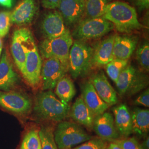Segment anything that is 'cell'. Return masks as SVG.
<instances>
[{
	"instance_id": "52a82bcc",
	"label": "cell",
	"mask_w": 149,
	"mask_h": 149,
	"mask_svg": "<svg viewBox=\"0 0 149 149\" xmlns=\"http://www.w3.org/2000/svg\"><path fill=\"white\" fill-rule=\"evenodd\" d=\"M116 85L119 96L129 97L146 89L149 85V78L143 71L128 65L119 74Z\"/></svg>"
},
{
	"instance_id": "7402d4cb",
	"label": "cell",
	"mask_w": 149,
	"mask_h": 149,
	"mask_svg": "<svg viewBox=\"0 0 149 149\" xmlns=\"http://www.w3.org/2000/svg\"><path fill=\"white\" fill-rule=\"evenodd\" d=\"M116 34L111 35L102 40L95 49H93L92 63V66H104L112 61L113 48Z\"/></svg>"
},
{
	"instance_id": "ba28073f",
	"label": "cell",
	"mask_w": 149,
	"mask_h": 149,
	"mask_svg": "<svg viewBox=\"0 0 149 149\" xmlns=\"http://www.w3.org/2000/svg\"><path fill=\"white\" fill-rule=\"evenodd\" d=\"M114 28L113 23L103 17L85 18L77 23L71 35L76 40L86 41L102 37Z\"/></svg>"
},
{
	"instance_id": "1f68e13d",
	"label": "cell",
	"mask_w": 149,
	"mask_h": 149,
	"mask_svg": "<svg viewBox=\"0 0 149 149\" xmlns=\"http://www.w3.org/2000/svg\"><path fill=\"white\" fill-rule=\"evenodd\" d=\"M122 149H143L141 145L135 137H126L118 139L113 141Z\"/></svg>"
},
{
	"instance_id": "83f0119b",
	"label": "cell",
	"mask_w": 149,
	"mask_h": 149,
	"mask_svg": "<svg viewBox=\"0 0 149 149\" xmlns=\"http://www.w3.org/2000/svg\"><path fill=\"white\" fill-rule=\"evenodd\" d=\"M128 64V60L114 59L105 65L107 74L115 84L119 74L127 67Z\"/></svg>"
},
{
	"instance_id": "7c38bea8",
	"label": "cell",
	"mask_w": 149,
	"mask_h": 149,
	"mask_svg": "<svg viewBox=\"0 0 149 149\" xmlns=\"http://www.w3.org/2000/svg\"><path fill=\"white\" fill-rule=\"evenodd\" d=\"M92 130L100 137L108 142L120 138L112 113L105 112L95 117Z\"/></svg>"
},
{
	"instance_id": "ffe728a7",
	"label": "cell",
	"mask_w": 149,
	"mask_h": 149,
	"mask_svg": "<svg viewBox=\"0 0 149 149\" xmlns=\"http://www.w3.org/2000/svg\"><path fill=\"white\" fill-rule=\"evenodd\" d=\"M114 124L120 137H129L132 134L131 112L125 104H120L112 108Z\"/></svg>"
},
{
	"instance_id": "d4e9b609",
	"label": "cell",
	"mask_w": 149,
	"mask_h": 149,
	"mask_svg": "<svg viewBox=\"0 0 149 149\" xmlns=\"http://www.w3.org/2000/svg\"><path fill=\"white\" fill-rule=\"evenodd\" d=\"M39 130L37 127L28 128L22 136L19 149H42Z\"/></svg>"
},
{
	"instance_id": "603a6c76",
	"label": "cell",
	"mask_w": 149,
	"mask_h": 149,
	"mask_svg": "<svg viewBox=\"0 0 149 149\" xmlns=\"http://www.w3.org/2000/svg\"><path fill=\"white\" fill-rule=\"evenodd\" d=\"M131 112L132 134L140 136H146L149 132V109L135 108Z\"/></svg>"
},
{
	"instance_id": "4316f807",
	"label": "cell",
	"mask_w": 149,
	"mask_h": 149,
	"mask_svg": "<svg viewBox=\"0 0 149 149\" xmlns=\"http://www.w3.org/2000/svg\"><path fill=\"white\" fill-rule=\"evenodd\" d=\"M53 124H43L39 127V133L42 149H59L54 137Z\"/></svg>"
},
{
	"instance_id": "74e56055",
	"label": "cell",
	"mask_w": 149,
	"mask_h": 149,
	"mask_svg": "<svg viewBox=\"0 0 149 149\" xmlns=\"http://www.w3.org/2000/svg\"><path fill=\"white\" fill-rule=\"evenodd\" d=\"M105 149H122L118 144L114 142H111L108 144Z\"/></svg>"
},
{
	"instance_id": "6da1fadb",
	"label": "cell",
	"mask_w": 149,
	"mask_h": 149,
	"mask_svg": "<svg viewBox=\"0 0 149 149\" xmlns=\"http://www.w3.org/2000/svg\"><path fill=\"white\" fill-rule=\"evenodd\" d=\"M69 104L61 101L52 90L39 92L33 102V118L38 122L53 124L69 117Z\"/></svg>"
},
{
	"instance_id": "484cf974",
	"label": "cell",
	"mask_w": 149,
	"mask_h": 149,
	"mask_svg": "<svg viewBox=\"0 0 149 149\" xmlns=\"http://www.w3.org/2000/svg\"><path fill=\"white\" fill-rule=\"evenodd\" d=\"M109 1V0H85V16L86 18H94L103 16Z\"/></svg>"
},
{
	"instance_id": "8fae6325",
	"label": "cell",
	"mask_w": 149,
	"mask_h": 149,
	"mask_svg": "<svg viewBox=\"0 0 149 149\" xmlns=\"http://www.w3.org/2000/svg\"><path fill=\"white\" fill-rule=\"evenodd\" d=\"M68 71L58 59L54 58L44 59L41 70L42 90H53L58 82Z\"/></svg>"
},
{
	"instance_id": "30bf717a",
	"label": "cell",
	"mask_w": 149,
	"mask_h": 149,
	"mask_svg": "<svg viewBox=\"0 0 149 149\" xmlns=\"http://www.w3.org/2000/svg\"><path fill=\"white\" fill-rule=\"evenodd\" d=\"M34 40L28 28H22L13 32L11 41V52L18 69L21 71L25 62L27 52Z\"/></svg>"
},
{
	"instance_id": "8992f818",
	"label": "cell",
	"mask_w": 149,
	"mask_h": 149,
	"mask_svg": "<svg viewBox=\"0 0 149 149\" xmlns=\"http://www.w3.org/2000/svg\"><path fill=\"white\" fill-rule=\"evenodd\" d=\"M33 102L26 93L17 91H0V107L24 122L32 114Z\"/></svg>"
},
{
	"instance_id": "f35d334b",
	"label": "cell",
	"mask_w": 149,
	"mask_h": 149,
	"mask_svg": "<svg viewBox=\"0 0 149 149\" xmlns=\"http://www.w3.org/2000/svg\"><path fill=\"white\" fill-rule=\"evenodd\" d=\"M2 51V42L1 38L0 37V58H1V56Z\"/></svg>"
},
{
	"instance_id": "44dd1931",
	"label": "cell",
	"mask_w": 149,
	"mask_h": 149,
	"mask_svg": "<svg viewBox=\"0 0 149 149\" xmlns=\"http://www.w3.org/2000/svg\"><path fill=\"white\" fill-rule=\"evenodd\" d=\"M69 117L80 125L92 130L95 116L86 105L81 96L79 97L70 107Z\"/></svg>"
},
{
	"instance_id": "cb8c5ba5",
	"label": "cell",
	"mask_w": 149,
	"mask_h": 149,
	"mask_svg": "<svg viewBox=\"0 0 149 149\" xmlns=\"http://www.w3.org/2000/svg\"><path fill=\"white\" fill-rule=\"evenodd\" d=\"M76 93V88L72 79L65 75L56 84L55 94L59 100L66 104H69Z\"/></svg>"
},
{
	"instance_id": "5b68a950",
	"label": "cell",
	"mask_w": 149,
	"mask_h": 149,
	"mask_svg": "<svg viewBox=\"0 0 149 149\" xmlns=\"http://www.w3.org/2000/svg\"><path fill=\"white\" fill-rule=\"evenodd\" d=\"M74 42L71 33L68 29L61 36L44 39L39 46V52L43 59L54 58L58 59L69 71L70 50Z\"/></svg>"
},
{
	"instance_id": "9a60e30c",
	"label": "cell",
	"mask_w": 149,
	"mask_h": 149,
	"mask_svg": "<svg viewBox=\"0 0 149 149\" xmlns=\"http://www.w3.org/2000/svg\"><path fill=\"white\" fill-rule=\"evenodd\" d=\"M89 80L93 86L98 96L109 106H112L117 103V93L111 85L106 76L102 71L92 74Z\"/></svg>"
},
{
	"instance_id": "d6986e66",
	"label": "cell",
	"mask_w": 149,
	"mask_h": 149,
	"mask_svg": "<svg viewBox=\"0 0 149 149\" xmlns=\"http://www.w3.org/2000/svg\"><path fill=\"white\" fill-rule=\"evenodd\" d=\"M38 10L37 0H22L11 13V22L17 25L29 24L34 19Z\"/></svg>"
},
{
	"instance_id": "e0dca14e",
	"label": "cell",
	"mask_w": 149,
	"mask_h": 149,
	"mask_svg": "<svg viewBox=\"0 0 149 149\" xmlns=\"http://www.w3.org/2000/svg\"><path fill=\"white\" fill-rule=\"evenodd\" d=\"M81 92L83 101L95 117L106 112L109 107L98 96L90 80L82 84Z\"/></svg>"
},
{
	"instance_id": "9c48e42d",
	"label": "cell",
	"mask_w": 149,
	"mask_h": 149,
	"mask_svg": "<svg viewBox=\"0 0 149 149\" xmlns=\"http://www.w3.org/2000/svg\"><path fill=\"white\" fill-rule=\"evenodd\" d=\"M42 58L35 41L33 40L27 52L25 62L21 71L27 84L33 88H36L42 84Z\"/></svg>"
},
{
	"instance_id": "8d00e7d4",
	"label": "cell",
	"mask_w": 149,
	"mask_h": 149,
	"mask_svg": "<svg viewBox=\"0 0 149 149\" xmlns=\"http://www.w3.org/2000/svg\"><path fill=\"white\" fill-rule=\"evenodd\" d=\"M140 145L142 149H149V137L148 136H146V138Z\"/></svg>"
},
{
	"instance_id": "7a4b0ae2",
	"label": "cell",
	"mask_w": 149,
	"mask_h": 149,
	"mask_svg": "<svg viewBox=\"0 0 149 149\" xmlns=\"http://www.w3.org/2000/svg\"><path fill=\"white\" fill-rule=\"evenodd\" d=\"M102 17L112 23L118 31L121 33H129L143 28L139 21L135 8L125 2H109Z\"/></svg>"
},
{
	"instance_id": "d6a6232c",
	"label": "cell",
	"mask_w": 149,
	"mask_h": 149,
	"mask_svg": "<svg viewBox=\"0 0 149 149\" xmlns=\"http://www.w3.org/2000/svg\"><path fill=\"white\" fill-rule=\"evenodd\" d=\"M135 106H143L146 108L149 107V89L146 88L138 96L133 102Z\"/></svg>"
},
{
	"instance_id": "2e32d148",
	"label": "cell",
	"mask_w": 149,
	"mask_h": 149,
	"mask_svg": "<svg viewBox=\"0 0 149 149\" xmlns=\"http://www.w3.org/2000/svg\"><path fill=\"white\" fill-rule=\"evenodd\" d=\"M20 79L13 68L8 54L5 51L0 59V91L15 90Z\"/></svg>"
},
{
	"instance_id": "f1b7e54d",
	"label": "cell",
	"mask_w": 149,
	"mask_h": 149,
	"mask_svg": "<svg viewBox=\"0 0 149 149\" xmlns=\"http://www.w3.org/2000/svg\"><path fill=\"white\" fill-rule=\"evenodd\" d=\"M136 60L141 69L146 72L149 70V43L148 40H145L140 43L136 49Z\"/></svg>"
},
{
	"instance_id": "ac0fdd59",
	"label": "cell",
	"mask_w": 149,
	"mask_h": 149,
	"mask_svg": "<svg viewBox=\"0 0 149 149\" xmlns=\"http://www.w3.org/2000/svg\"><path fill=\"white\" fill-rule=\"evenodd\" d=\"M139 38L131 35H116L113 44L114 59L128 60L136 50Z\"/></svg>"
},
{
	"instance_id": "e575fe53",
	"label": "cell",
	"mask_w": 149,
	"mask_h": 149,
	"mask_svg": "<svg viewBox=\"0 0 149 149\" xmlns=\"http://www.w3.org/2000/svg\"><path fill=\"white\" fill-rule=\"evenodd\" d=\"M60 0H40L43 7L48 10H55L58 8Z\"/></svg>"
},
{
	"instance_id": "f546056e",
	"label": "cell",
	"mask_w": 149,
	"mask_h": 149,
	"mask_svg": "<svg viewBox=\"0 0 149 149\" xmlns=\"http://www.w3.org/2000/svg\"><path fill=\"white\" fill-rule=\"evenodd\" d=\"M108 142L100 137L92 138L80 145L76 146L71 149H105Z\"/></svg>"
},
{
	"instance_id": "d590c367",
	"label": "cell",
	"mask_w": 149,
	"mask_h": 149,
	"mask_svg": "<svg viewBox=\"0 0 149 149\" xmlns=\"http://www.w3.org/2000/svg\"><path fill=\"white\" fill-rule=\"evenodd\" d=\"M0 5L7 8H11L13 5V0H0Z\"/></svg>"
},
{
	"instance_id": "5bb4252c",
	"label": "cell",
	"mask_w": 149,
	"mask_h": 149,
	"mask_svg": "<svg viewBox=\"0 0 149 149\" xmlns=\"http://www.w3.org/2000/svg\"><path fill=\"white\" fill-rule=\"evenodd\" d=\"M65 24H77L85 16V0H60L58 8Z\"/></svg>"
},
{
	"instance_id": "3957f363",
	"label": "cell",
	"mask_w": 149,
	"mask_h": 149,
	"mask_svg": "<svg viewBox=\"0 0 149 149\" xmlns=\"http://www.w3.org/2000/svg\"><path fill=\"white\" fill-rule=\"evenodd\" d=\"M54 137L59 149H72L92 138L80 124L65 120L56 124Z\"/></svg>"
},
{
	"instance_id": "4fadbf2b",
	"label": "cell",
	"mask_w": 149,
	"mask_h": 149,
	"mask_svg": "<svg viewBox=\"0 0 149 149\" xmlns=\"http://www.w3.org/2000/svg\"><path fill=\"white\" fill-rule=\"evenodd\" d=\"M66 28L59 11L52 10L46 13L40 24L41 32L45 39L55 38L64 34Z\"/></svg>"
},
{
	"instance_id": "836d02e7",
	"label": "cell",
	"mask_w": 149,
	"mask_h": 149,
	"mask_svg": "<svg viewBox=\"0 0 149 149\" xmlns=\"http://www.w3.org/2000/svg\"><path fill=\"white\" fill-rule=\"evenodd\" d=\"M130 5L133 6L139 12H142L148 10L149 0H128Z\"/></svg>"
},
{
	"instance_id": "277c9868",
	"label": "cell",
	"mask_w": 149,
	"mask_h": 149,
	"mask_svg": "<svg viewBox=\"0 0 149 149\" xmlns=\"http://www.w3.org/2000/svg\"><path fill=\"white\" fill-rule=\"evenodd\" d=\"M93 48L85 40H76L70 50L69 71L74 79L87 74L92 66Z\"/></svg>"
},
{
	"instance_id": "4dcf8cb0",
	"label": "cell",
	"mask_w": 149,
	"mask_h": 149,
	"mask_svg": "<svg viewBox=\"0 0 149 149\" xmlns=\"http://www.w3.org/2000/svg\"><path fill=\"white\" fill-rule=\"evenodd\" d=\"M11 12L2 11L0 12V37H3L9 32L11 27Z\"/></svg>"
}]
</instances>
